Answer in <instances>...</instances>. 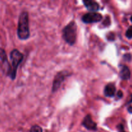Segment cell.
<instances>
[{
    "label": "cell",
    "mask_w": 132,
    "mask_h": 132,
    "mask_svg": "<svg viewBox=\"0 0 132 132\" xmlns=\"http://www.w3.org/2000/svg\"><path fill=\"white\" fill-rule=\"evenodd\" d=\"M17 34L20 40H27L30 37L29 18L28 13L27 11H23L20 14L18 20Z\"/></svg>",
    "instance_id": "obj_1"
},
{
    "label": "cell",
    "mask_w": 132,
    "mask_h": 132,
    "mask_svg": "<svg viewBox=\"0 0 132 132\" xmlns=\"http://www.w3.org/2000/svg\"><path fill=\"white\" fill-rule=\"evenodd\" d=\"M62 37L66 43L70 46L74 45L77 39V25L72 21L64 27L62 30Z\"/></svg>",
    "instance_id": "obj_2"
},
{
    "label": "cell",
    "mask_w": 132,
    "mask_h": 132,
    "mask_svg": "<svg viewBox=\"0 0 132 132\" xmlns=\"http://www.w3.org/2000/svg\"><path fill=\"white\" fill-rule=\"evenodd\" d=\"M24 55L18 49H14L10 53V59L11 61L12 71L10 73V78L12 80H14L16 77V73L19 64L23 60Z\"/></svg>",
    "instance_id": "obj_3"
},
{
    "label": "cell",
    "mask_w": 132,
    "mask_h": 132,
    "mask_svg": "<svg viewBox=\"0 0 132 132\" xmlns=\"http://www.w3.org/2000/svg\"><path fill=\"white\" fill-rule=\"evenodd\" d=\"M0 61H1L0 67H1V69L2 72L6 76L10 77L12 71L11 65H10L9 61H8L6 52L1 47H0Z\"/></svg>",
    "instance_id": "obj_4"
},
{
    "label": "cell",
    "mask_w": 132,
    "mask_h": 132,
    "mask_svg": "<svg viewBox=\"0 0 132 132\" xmlns=\"http://www.w3.org/2000/svg\"><path fill=\"white\" fill-rule=\"evenodd\" d=\"M70 73L67 71H62V72H58L55 76L52 85V92L57 91L60 88L61 85H62L63 81L65 80L66 77L70 76Z\"/></svg>",
    "instance_id": "obj_5"
},
{
    "label": "cell",
    "mask_w": 132,
    "mask_h": 132,
    "mask_svg": "<svg viewBox=\"0 0 132 132\" xmlns=\"http://www.w3.org/2000/svg\"><path fill=\"white\" fill-rule=\"evenodd\" d=\"M103 19V15L98 12H88L82 17V21L85 23H94L100 22Z\"/></svg>",
    "instance_id": "obj_6"
},
{
    "label": "cell",
    "mask_w": 132,
    "mask_h": 132,
    "mask_svg": "<svg viewBox=\"0 0 132 132\" xmlns=\"http://www.w3.org/2000/svg\"><path fill=\"white\" fill-rule=\"evenodd\" d=\"M84 5L90 12H96L100 9V5L97 2L92 0H83Z\"/></svg>",
    "instance_id": "obj_7"
},
{
    "label": "cell",
    "mask_w": 132,
    "mask_h": 132,
    "mask_svg": "<svg viewBox=\"0 0 132 132\" xmlns=\"http://www.w3.org/2000/svg\"><path fill=\"white\" fill-rule=\"evenodd\" d=\"M82 125L89 130H97V124L92 120L90 115H87L84 118L82 122Z\"/></svg>",
    "instance_id": "obj_8"
},
{
    "label": "cell",
    "mask_w": 132,
    "mask_h": 132,
    "mask_svg": "<svg viewBox=\"0 0 132 132\" xmlns=\"http://www.w3.org/2000/svg\"><path fill=\"white\" fill-rule=\"evenodd\" d=\"M116 88L113 83H109L104 87V94L108 97H113L116 94Z\"/></svg>",
    "instance_id": "obj_9"
},
{
    "label": "cell",
    "mask_w": 132,
    "mask_h": 132,
    "mask_svg": "<svg viewBox=\"0 0 132 132\" xmlns=\"http://www.w3.org/2000/svg\"><path fill=\"white\" fill-rule=\"evenodd\" d=\"M130 75H131V73H130L129 68L126 66H122L121 67V71H120L119 73V76L123 80H128L130 79Z\"/></svg>",
    "instance_id": "obj_10"
},
{
    "label": "cell",
    "mask_w": 132,
    "mask_h": 132,
    "mask_svg": "<svg viewBox=\"0 0 132 132\" xmlns=\"http://www.w3.org/2000/svg\"><path fill=\"white\" fill-rule=\"evenodd\" d=\"M30 132H43V129L38 125H34L30 128Z\"/></svg>",
    "instance_id": "obj_11"
},
{
    "label": "cell",
    "mask_w": 132,
    "mask_h": 132,
    "mask_svg": "<svg viewBox=\"0 0 132 132\" xmlns=\"http://www.w3.org/2000/svg\"><path fill=\"white\" fill-rule=\"evenodd\" d=\"M126 36L128 39L132 38V26L129 27L128 29L126 32Z\"/></svg>",
    "instance_id": "obj_12"
},
{
    "label": "cell",
    "mask_w": 132,
    "mask_h": 132,
    "mask_svg": "<svg viewBox=\"0 0 132 132\" xmlns=\"http://www.w3.org/2000/svg\"><path fill=\"white\" fill-rule=\"evenodd\" d=\"M105 23H106V27H108V26L110 24V19L109 16H106V17L105 19H104V21L103 22V25H105Z\"/></svg>",
    "instance_id": "obj_13"
},
{
    "label": "cell",
    "mask_w": 132,
    "mask_h": 132,
    "mask_svg": "<svg viewBox=\"0 0 132 132\" xmlns=\"http://www.w3.org/2000/svg\"><path fill=\"white\" fill-rule=\"evenodd\" d=\"M128 111L130 113H132V95H131V100L130 101V102L128 103Z\"/></svg>",
    "instance_id": "obj_14"
},
{
    "label": "cell",
    "mask_w": 132,
    "mask_h": 132,
    "mask_svg": "<svg viewBox=\"0 0 132 132\" xmlns=\"http://www.w3.org/2000/svg\"><path fill=\"white\" fill-rule=\"evenodd\" d=\"M117 128H118V130L119 132H125V130H124V128L122 125H119V126H117Z\"/></svg>",
    "instance_id": "obj_15"
},
{
    "label": "cell",
    "mask_w": 132,
    "mask_h": 132,
    "mask_svg": "<svg viewBox=\"0 0 132 132\" xmlns=\"http://www.w3.org/2000/svg\"><path fill=\"white\" fill-rule=\"evenodd\" d=\"M122 95H123V94H122V92L121 91V90H119V91L118 92V93H117V97L119 98V99H121V98L122 97Z\"/></svg>",
    "instance_id": "obj_16"
},
{
    "label": "cell",
    "mask_w": 132,
    "mask_h": 132,
    "mask_svg": "<svg viewBox=\"0 0 132 132\" xmlns=\"http://www.w3.org/2000/svg\"><path fill=\"white\" fill-rule=\"evenodd\" d=\"M130 19H131V22H132V15H131V18H130Z\"/></svg>",
    "instance_id": "obj_17"
}]
</instances>
